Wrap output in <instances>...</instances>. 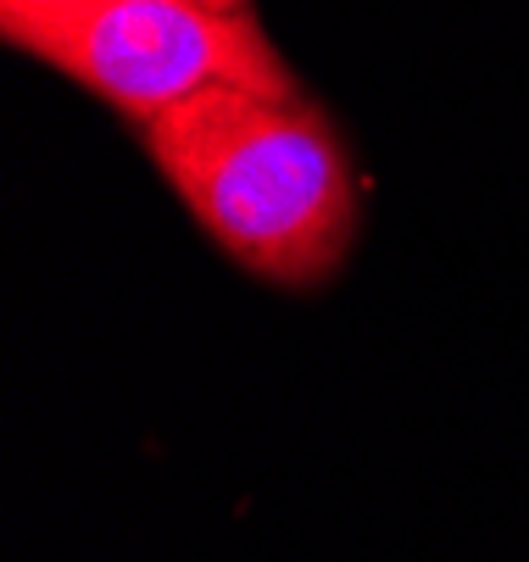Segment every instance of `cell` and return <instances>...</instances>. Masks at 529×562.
I'll list each match as a JSON object with an SVG mask.
<instances>
[{"label": "cell", "mask_w": 529, "mask_h": 562, "mask_svg": "<svg viewBox=\"0 0 529 562\" xmlns=\"http://www.w3.org/2000/svg\"><path fill=\"white\" fill-rule=\"evenodd\" d=\"M206 7H217V12H251V0H206Z\"/></svg>", "instance_id": "obj_3"}, {"label": "cell", "mask_w": 529, "mask_h": 562, "mask_svg": "<svg viewBox=\"0 0 529 562\" xmlns=\"http://www.w3.org/2000/svg\"><path fill=\"white\" fill-rule=\"evenodd\" d=\"M134 128L201 234L246 273L313 290L346 262L362 179L340 128L313 101L223 85Z\"/></svg>", "instance_id": "obj_1"}, {"label": "cell", "mask_w": 529, "mask_h": 562, "mask_svg": "<svg viewBox=\"0 0 529 562\" xmlns=\"http://www.w3.org/2000/svg\"><path fill=\"white\" fill-rule=\"evenodd\" d=\"M0 34L128 123L223 85L301 101L257 12L206 0H0Z\"/></svg>", "instance_id": "obj_2"}]
</instances>
